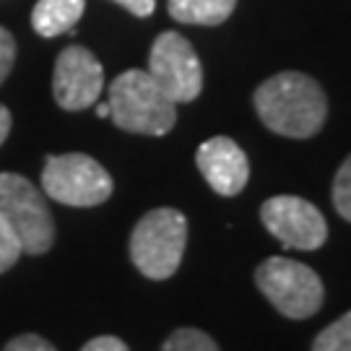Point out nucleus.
Wrapping results in <instances>:
<instances>
[{
	"label": "nucleus",
	"instance_id": "1",
	"mask_svg": "<svg viewBox=\"0 0 351 351\" xmlns=\"http://www.w3.org/2000/svg\"><path fill=\"white\" fill-rule=\"evenodd\" d=\"M252 101L263 125L287 138H313L328 117L326 91L297 71L271 75L255 88Z\"/></svg>",
	"mask_w": 351,
	"mask_h": 351
},
{
	"label": "nucleus",
	"instance_id": "2",
	"mask_svg": "<svg viewBox=\"0 0 351 351\" xmlns=\"http://www.w3.org/2000/svg\"><path fill=\"white\" fill-rule=\"evenodd\" d=\"M110 117L120 130L138 136H167L177 123V104L149 75L125 71L110 84Z\"/></svg>",
	"mask_w": 351,
	"mask_h": 351
},
{
	"label": "nucleus",
	"instance_id": "3",
	"mask_svg": "<svg viewBox=\"0 0 351 351\" xmlns=\"http://www.w3.org/2000/svg\"><path fill=\"white\" fill-rule=\"evenodd\" d=\"M188 245V219L177 208H154L130 234V261L146 278L175 276Z\"/></svg>",
	"mask_w": 351,
	"mask_h": 351
},
{
	"label": "nucleus",
	"instance_id": "4",
	"mask_svg": "<svg viewBox=\"0 0 351 351\" xmlns=\"http://www.w3.org/2000/svg\"><path fill=\"white\" fill-rule=\"evenodd\" d=\"M0 216L11 226L21 252L45 255L55 242V219L42 190L26 177L0 172Z\"/></svg>",
	"mask_w": 351,
	"mask_h": 351
},
{
	"label": "nucleus",
	"instance_id": "5",
	"mask_svg": "<svg viewBox=\"0 0 351 351\" xmlns=\"http://www.w3.org/2000/svg\"><path fill=\"white\" fill-rule=\"evenodd\" d=\"M255 284L281 315L291 320L313 317L323 304V281L310 265L268 258L255 268Z\"/></svg>",
	"mask_w": 351,
	"mask_h": 351
},
{
	"label": "nucleus",
	"instance_id": "6",
	"mask_svg": "<svg viewBox=\"0 0 351 351\" xmlns=\"http://www.w3.org/2000/svg\"><path fill=\"white\" fill-rule=\"evenodd\" d=\"M42 190L63 206L91 208L112 195V177L86 154H60L47 156L42 169Z\"/></svg>",
	"mask_w": 351,
	"mask_h": 351
},
{
	"label": "nucleus",
	"instance_id": "7",
	"mask_svg": "<svg viewBox=\"0 0 351 351\" xmlns=\"http://www.w3.org/2000/svg\"><path fill=\"white\" fill-rule=\"evenodd\" d=\"M149 75L175 104L198 99L203 88L201 60L193 45L177 32H164L151 45Z\"/></svg>",
	"mask_w": 351,
	"mask_h": 351
},
{
	"label": "nucleus",
	"instance_id": "8",
	"mask_svg": "<svg viewBox=\"0 0 351 351\" xmlns=\"http://www.w3.org/2000/svg\"><path fill=\"white\" fill-rule=\"evenodd\" d=\"M265 229L289 250H317L328 239L326 216L304 198L276 195L261 206Z\"/></svg>",
	"mask_w": 351,
	"mask_h": 351
},
{
	"label": "nucleus",
	"instance_id": "9",
	"mask_svg": "<svg viewBox=\"0 0 351 351\" xmlns=\"http://www.w3.org/2000/svg\"><path fill=\"white\" fill-rule=\"evenodd\" d=\"M101 88H104V71L94 58V52L81 45H71L58 55L52 94L63 110L75 112L97 104Z\"/></svg>",
	"mask_w": 351,
	"mask_h": 351
},
{
	"label": "nucleus",
	"instance_id": "10",
	"mask_svg": "<svg viewBox=\"0 0 351 351\" xmlns=\"http://www.w3.org/2000/svg\"><path fill=\"white\" fill-rule=\"evenodd\" d=\"M195 164L206 177V182L211 185L219 195H239L247 177H250V162L245 156V151L226 136H216L201 143V149L195 154Z\"/></svg>",
	"mask_w": 351,
	"mask_h": 351
},
{
	"label": "nucleus",
	"instance_id": "11",
	"mask_svg": "<svg viewBox=\"0 0 351 351\" xmlns=\"http://www.w3.org/2000/svg\"><path fill=\"white\" fill-rule=\"evenodd\" d=\"M84 8L86 0H37L32 11V26L39 37H58L78 24Z\"/></svg>",
	"mask_w": 351,
	"mask_h": 351
},
{
	"label": "nucleus",
	"instance_id": "12",
	"mask_svg": "<svg viewBox=\"0 0 351 351\" xmlns=\"http://www.w3.org/2000/svg\"><path fill=\"white\" fill-rule=\"evenodd\" d=\"M237 0H169V16L180 24L219 26L234 13Z\"/></svg>",
	"mask_w": 351,
	"mask_h": 351
},
{
	"label": "nucleus",
	"instance_id": "13",
	"mask_svg": "<svg viewBox=\"0 0 351 351\" xmlns=\"http://www.w3.org/2000/svg\"><path fill=\"white\" fill-rule=\"evenodd\" d=\"M313 351H351V310L317 333Z\"/></svg>",
	"mask_w": 351,
	"mask_h": 351
},
{
	"label": "nucleus",
	"instance_id": "14",
	"mask_svg": "<svg viewBox=\"0 0 351 351\" xmlns=\"http://www.w3.org/2000/svg\"><path fill=\"white\" fill-rule=\"evenodd\" d=\"M162 351H219V346L208 333H203L198 328H177L164 341Z\"/></svg>",
	"mask_w": 351,
	"mask_h": 351
},
{
	"label": "nucleus",
	"instance_id": "15",
	"mask_svg": "<svg viewBox=\"0 0 351 351\" xmlns=\"http://www.w3.org/2000/svg\"><path fill=\"white\" fill-rule=\"evenodd\" d=\"M333 206L346 221H351V156L341 164L333 180Z\"/></svg>",
	"mask_w": 351,
	"mask_h": 351
},
{
	"label": "nucleus",
	"instance_id": "16",
	"mask_svg": "<svg viewBox=\"0 0 351 351\" xmlns=\"http://www.w3.org/2000/svg\"><path fill=\"white\" fill-rule=\"evenodd\" d=\"M19 258H21V245L11 232V226L5 224V219L0 216V274L13 268Z\"/></svg>",
	"mask_w": 351,
	"mask_h": 351
},
{
	"label": "nucleus",
	"instance_id": "17",
	"mask_svg": "<svg viewBox=\"0 0 351 351\" xmlns=\"http://www.w3.org/2000/svg\"><path fill=\"white\" fill-rule=\"evenodd\" d=\"M13 60H16V39L8 29L0 26V84L11 73Z\"/></svg>",
	"mask_w": 351,
	"mask_h": 351
},
{
	"label": "nucleus",
	"instance_id": "18",
	"mask_svg": "<svg viewBox=\"0 0 351 351\" xmlns=\"http://www.w3.org/2000/svg\"><path fill=\"white\" fill-rule=\"evenodd\" d=\"M3 351H58V349L47 339L37 336V333H24V336H16L13 341H8Z\"/></svg>",
	"mask_w": 351,
	"mask_h": 351
},
{
	"label": "nucleus",
	"instance_id": "19",
	"mask_svg": "<svg viewBox=\"0 0 351 351\" xmlns=\"http://www.w3.org/2000/svg\"><path fill=\"white\" fill-rule=\"evenodd\" d=\"M81 351H130L125 346V341L117 339V336H99V339H91Z\"/></svg>",
	"mask_w": 351,
	"mask_h": 351
},
{
	"label": "nucleus",
	"instance_id": "20",
	"mask_svg": "<svg viewBox=\"0 0 351 351\" xmlns=\"http://www.w3.org/2000/svg\"><path fill=\"white\" fill-rule=\"evenodd\" d=\"M112 3L123 5L125 11H130L133 16H138V19H146V16H151V13H154V8H156V0H112Z\"/></svg>",
	"mask_w": 351,
	"mask_h": 351
},
{
	"label": "nucleus",
	"instance_id": "21",
	"mask_svg": "<svg viewBox=\"0 0 351 351\" xmlns=\"http://www.w3.org/2000/svg\"><path fill=\"white\" fill-rule=\"evenodd\" d=\"M8 133H11V112H8V107L0 104V146L5 143Z\"/></svg>",
	"mask_w": 351,
	"mask_h": 351
},
{
	"label": "nucleus",
	"instance_id": "22",
	"mask_svg": "<svg viewBox=\"0 0 351 351\" xmlns=\"http://www.w3.org/2000/svg\"><path fill=\"white\" fill-rule=\"evenodd\" d=\"M97 114L99 117H110V104L104 101V104H97Z\"/></svg>",
	"mask_w": 351,
	"mask_h": 351
}]
</instances>
